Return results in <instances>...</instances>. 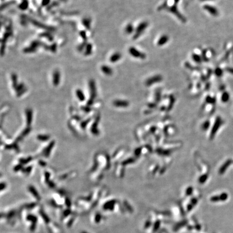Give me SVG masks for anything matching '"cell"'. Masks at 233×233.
I'll return each mask as SVG.
<instances>
[{"instance_id": "cell-10", "label": "cell", "mask_w": 233, "mask_h": 233, "mask_svg": "<svg viewBox=\"0 0 233 233\" xmlns=\"http://www.w3.org/2000/svg\"><path fill=\"white\" fill-rule=\"evenodd\" d=\"M76 95L77 98L79 99V100L81 101V102H83V101L85 100V96H84L83 92L80 89L77 90Z\"/></svg>"}, {"instance_id": "cell-11", "label": "cell", "mask_w": 233, "mask_h": 233, "mask_svg": "<svg viewBox=\"0 0 233 233\" xmlns=\"http://www.w3.org/2000/svg\"><path fill=\"white\" fill-rule=\"evenodd\" d=\"M29 190L30 191V192H31L32 193V194L37 199V200H40V197H39V194H38V193L37 192V190H36V189L34 187L32 186H30L29 187Z\"/></svg>"}, {"instance_id": "cell-19", "label": "cell", "mask_w": 233, "mask_h": 233, "mask_svg": "<svg viewBox=\"0 0 233 233\" xmlns=\"http://www.w3.org/2000/svg\"><path fill=\"white\" fill-rule=\"evenodd\" d=\"M54 145V142H51V144L49 145L48 147H47V150H46L45 152V155L47 156V157H48L49 156V153H50V150H51V148H52Z\"/></svg>"}, {"instance_id": "cell-14", "label": "cell", "mask_w": 233, "mask_h": 233, "mask_svg": "<svg viewBox=\"0 0 233 233\" xmlns=\"http://www.w3.org/2000/svg\"><path fill=\"white\" fill-rule=\"evenodd\" d=\"M27 124L30 125L32 123V111L31 110H27Z\"/></svg>"}, {"instance_id": "cell-15", "label": "cell", "mask_w": 233, "mask_h": 233, "mask_svg": "<svg viewBox=\"0 0 233 233\" xmlns=\"http://www.w3.org/2000/svg\"><path fill=\"white\" fill-rule=\"evenodd\" d=\"M49 136L47 135H38L37 136V139L40 141H47L49 140Z\"/></svg>"}, {"instance_id": "cell-24", "label": "cell", "mask_w": 233, "mask_h": 233, "mask_svg": "<svg viewBox=\"0 0 233 233\" xmlns=\"http://www.w3.org/2000/svg\"><path fill=\"white\" fill-rule=\"evenodd\" d=\"M20 169H21V165H17V166L15 167L14 168V170L15 171H18Z\"/></svg>"}, {"instance_id": "cell-28", "label": "cell", "mask_w": 233, "mask_h": 233, "mask_svg": "<svg viewBox=\"0 0 233 233\" xmlns=\"http://www.w3.org/2000/svg\"><path fill=\"white\" fill-rule=\"evenodd\" d=\"M63 1H64V0H63Z\"/></svg>"}, {"instance_id": "cell-29", "label": "cell", "mask_w": 233, "mask_h": 233, "mask_svg": "<svg viewBox=\"0 0 233 233\" xmlns=\"http://www.w3.org/2000/svg\"></svg>"}, {"instance_id": "cell-17", "label": "cell", "mask_w": 233, "mask_h": 233, "mask_svg": "<svg viewBox=\"0 0 233 233\" xmlns=\"http://www.w3.org/2000/svg\"><path fill=\"white\" fill-rule=\"evenodd\" d=\"M228 197V195L226 193H222L221 195H219L220 201H225V200H227Z\"/></svg>"}, {"instance_id": "cell-21", "label": "cell", "mask_w": 233, "mask_h": 233, "mask_svg": "<svg viewBox=\"0 0 233 233\" xmlns=\"http://www.w3.org/2000/svg\"><path fill=\"white\" fill-rule=\"evenodd\" d=\"M222 100L223 101V102H227V101L228 100V99H229V95L227 94V93H224V94L223 95V96H222Z\"/></svg>"}, {"instance_id": "cell-6", "label": "cell", "mask_w": 233, "mask_h": 233, "mask_svg": "<svg viewBox=\"0 0 233 233\" xmlns=\"http://www.w3.org/2000/svg\"><path fill=\"white\" fill-rule=\"evenodd\" d=\"M162 79V77L160 75H156L153 77H152L151 78H149L147 80V84H152L153 83H154L157 82H159Z\"/></svg>"}, {"instance_id": "cell-7", "label": "cell", "mask_w": 233, "mask_h": 233, "mask_svg": "<svg viewBox=\"0 0 233 233\" xmlns=\"http://www.w3.org/2000/svg\"><path fill=\"white\" fill-rule=\"evenodd\" d=\"M122 57V55L119 52H115L113 54L110 58V62L112 63H115L120 59Z\"/></svg>"}, {"instance_id": "cell-5", "label": "cell", "mask_w": 233, "mask_h": 233, "mask_svg": "<svg viewBox=\"0 0 233 233\" xmlns=\"http://www.w3.org/2000/svg\"><path fill=\"white\" fill-rule=\"evenodd\" d=\"M60 80V73L58 70L54 71L53 75V83L55 85H58Z\"/></svg>"}, {"instance_id": "cell-18", "label": "cell", "mask_w": 233, "mask_h": 233, "mask_svg": "<svg viewBox=\"0 0 233 233\" xmlns=\"http://www.w3.org/2000/svg\"><path fill=\"white\" fill-rule=\"evenodd\" d=\"M126 102L124 101H120V100H116L114 102V105L117 106H125L126 105Z\"/></svg>"}, {"instance_id": "cell-27", "label": "cell", "mask_w": 233, "mask_h": 233, "mask_svg": "<svg viewBox=\"0 0 233 233\" xmlns=\"http://www.w3.org/2000/svg\"><path fill=\"white\" fill-rule=\"evenodd\" d=\"M201 1H209V0H200Z\"/></svg>"}, {"instance_id": "cell-2", "label": "cell", "mask_w": 233, "mask_h": 233, "mask_svg": "<svg viewBox=\"0 0 233 233\" xmlns=\"http://www.w3.org/2000/svg\"><path fill=\"white\" fill-rule=\"evenodd\" d=\"M128 52L134 58L142 59L146 58V55L135 47H130L128 49Z\"/></svg>"}, {"instance_id": "cell-22", "label": "cell", "mask_w": 233, "mask_h": 233, "mask_svg": "<svg viewBox=\"0 0 233 233\" xmlns=\"http://www.w3.org/2000/svg\"><path fill=\"white\" fill-rule=\"evenodd\" d=\"M22 4H23V5H21V9H25V8H27V7L28 6V3L27 1H23V2L22 3Z\"/></svg>"}, {"instance_id": "cell-8", "label": "cell", "mask_w": 233, "mask_h": 233, "mask_svg": "<svg viewBox=\"0 0 233 233\" xmlns=\"http://www.w3.org/2000/svg\"><path fill=\"white\" fill-rule=\"evenodd\" d=\"M102 72H103L104 74H105L106 75H108V76H110V75H111L112 74L113 71L111 67H107V66L104 65L102 67Z\"/></svg>"}, {"instance_id": "cell-9", "label": "cell", "mask_w": 233, "mask_h": 233, "mask_svg": "<svg viewBox=\"0 0 233 233\" xmlns=\"http://www.w3.org/2000/svg\"><path fill=\"white\" fill-rule=\"evenodd\" d=\"M115 204V202L114 201H110L108 202L104 205V209L107 210H113L114 209V206Z\"/></svg>"}, {"instance_id": "cell-23", "label": "cell", "mask_w": 233, "mask_h": 233, "mask_svg": "<svg viewBox=\"0 0 233 233\" xmlns=\"http://www.w3.org/2000/svg\"><path fill=\"white\" fill-rule=\"evenodd\" d=\"M87 52H86V53L87 54V52H89V54H90L91 52V50H92V45H90V44H89L87 46Z\"/></svg>"}, {"instance_id": "cell-3", "label": "cell", "mask_w": 233, "mask_h": 233, "mask_svg": "<svg viewBox=\"0 0 233 233\" xmlns=\"http://www.w3.org/2000/svg\"><path fill=\"white\" fill-rule=\"evenodd\" d=\"M203 8H204L205 10L208 12L210 15H212L217 16L218 14H219L217 9L213 6H211V5H205L203 7Z\"/></svg>"}, {"instance_id": "cell-25", "label": "cell", "mask_w": 233, "mask_h": 233, "mask_svg": "<svg viewBox=\"0 0 233 233\" xmlns=\"http://www.w3.org/2000/svg\"><path fill=\"white\" fill-rule=\"evenodd\" d=\"M50 2V0H43L42 1V4L44 5L48 4V3Z\"/></svg>"}, {"instance_id": "cell-26", "label": "cell", "mask_w": 233, "mask_h": 233, "mask_svg": "<svg viewBox=\"0 0 233 233\" xmlns=\"http://www.w3.org/2000/svg\"><path fill=\"white\" fill-rule=\"evenodd\" d=\"M100 219H101V215H100V214H97V215H96V221L97 222L100 221Z\"/></svg>"}, {"instance_id": "cell-20", "label": "cell", "mask_w": 233, "mask_h": 233, "mask_svg": "<svg viewBox=\"0 0 233 233\" xmlns=\"http://www.w3.org/2000/svg\"><path fill=\"white\" fill-rule=\"evenodd\" d=\"M193 58L194 61L197 62H200L201 61V57L199 56V55H197V54H193Z\"/></svg>"}, {"instance_id": "cell-12", "label": "cell", "mask_w": 233, "mask_h": 233, "mask_svg": "<svg viewBox=\"0 0 233 233\" xmlns=\"http://www.w3.org/2000/svg\"><path fill=\"white\" fill-rule=\"evenodd\" d=\"M90 87L91 90L92 95L93 96V97L96 96V87L95 85V83L92 80L90 82Z\"/></svg>"}, {"instance_id": "cell-1", "label": "cell", "mask_w": 233, "mask_h": 233, "mask_svg": "<svg viewBox=\"0 0 233 233\" xmlns=\"http://www.w3.org/2000/svg\"><path fill=\"white\" fill-rule=\"evenodd\" d=\"M148 25V23L146 21H143L139 24L137 27L136 29H135V32L134 34V36H133V38H134V39H135L139 37L142 35V34H143L145 31Z\"/></svg>"}, {"instance_id": "cell-13", "label": "cell", "mask_w": 233, "mask_h": 233, "mask_svg": "<svg viewBox=\"0 0 233 233\" xmlns=\"http://www.w3.org/2000/svg\"><path fill=\"white\" fill-rule=\"evenodd\" d=\"M125 32L127 34H131L133 32L134 30V28L132 24H131V23L128 24L126 25V27L125 28Z\"/></svg>"}, {"instance_id": "cell-16", "label": "cell", "mask_w": 233, "mask_h": 233, "mask_svg": "<svg viewBox=\"0 0 233 233\" xmlns=\"http://www.w3.org/2000/svg\"><path fill=\"white\" fill-rule=\"evenodd\" d=\"M231 163H232V160H228L225 163V164L223 165L222 167V168L221 169V173H222L223 172L225 171V170L227 169V167H228L229 165H230Z\"/></svg>"}, {"instance_id": "cell-4", "label": "cell", "mask_w": 233, "mask_h": 233, "mask_svg": "<svg viewBox=\"0 0 233 233\" xmlns=\"http://www.w3.org/2000/svg\"><path fill=\"white\" fill-rule=\"evenodd\" d=\"M169 41V37L167 35H164L162 36H161L160 38L158 39L157 42V44L159 46H162L165 45L166 43H167L168 41Z\"/></svg>"}]
</instances>
